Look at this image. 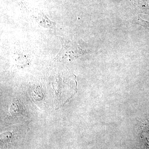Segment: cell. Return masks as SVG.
<instances>
[{
	"label": "cell",
	"instance_id": "obj_1",
	"mask_svg": "<svg viewBox=\"0 0 149 149\" xmlns=\"http://www.w3.org/2000/svg\"><path fill=\"white\" fill-rule=\"evenodd\" d=\"M72 42L62 43L61 50L57 56L56 59L59 61H68L78 56V48Z\"/></svg>",
	"mask_w": 149,
	"mask_h": 149
},
{
	"label": "cell",
	"instance_id": "obj_3",
	"mask_svg": "<svg viewBox=\"0 0 149 149\" xmlns=\"http://www.w3.org/2000/svg\"><path fill=\"white\" fill-rule=\"evenodd\" d=\"M142 139L148 148L149 149V130H147L146 129L143 130L142 134Z\"/></svg>",
	"mask_w": 149,
	"mask_h": 149
},
{
	"label": "cell",
	"instance_id": "obj_2",
	"mask_svg": "<svg viewBox=\"0 0 149 149\" xmlns=\"http://www.w3.org/2000/svg\"><path fill=\"white\" fill-rule=\"evenodd\" d=\"M17 103V102L16 101L13 102V103L11 105L10 113L13 116L19 114V113H20L19 112L21 111V110H20V108L19 107V105H18V104Z\"/></svg>",
	"mask_w": 149,
	"mask_h": 149
}]
</instances>
